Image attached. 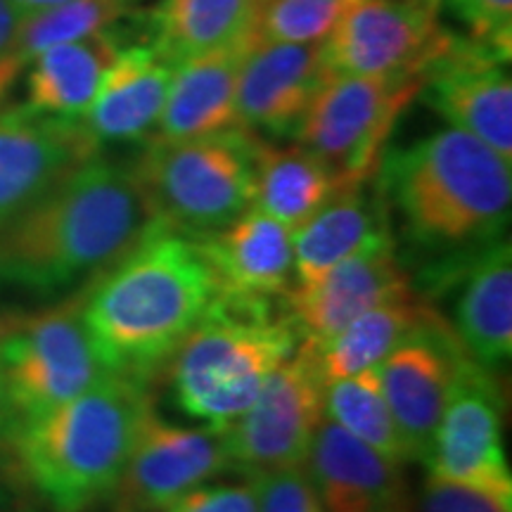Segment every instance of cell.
I'll list each match as a JSON object with an SVG mask.
<instances>
[{"label":"cell","instance_id":"obj_1","mask_svg":"<svg viewBox=\"0 0 512 512\" xmlns=\"http://www.w3.org/2000/svg\"><path fill=\"white\" fill-rule=\"evenodd\" d=\"M79 297L105 366L150 384L216 304L221 285L200 242L152 221Z\"/></svg>","mask_w":512,"mask_h":512},{"label":"cell","instance_id":"obj_2","mask_svg":"<svg viewBox=\"0 0 512 512\" xmlns=\"http://www.w3.org/2000/svg\"><path fill=\"white\" fill-rule=\"evenodd\" d=\"M155 221L133 164L98 152L0 223V287L55 294L95 278Z\"/></svg>","mask_w":512,"mask_h":512},{"label":"cell","instance_id":"obj_3","mask_svg":"<svg viewBox=\"0 0 512 512\" xmlns=\"http://www.w3.org/2000/svg\"><path fill=\"white\" fill-rule=\"evenodd\" d=\"M375 181L403 238L430 261L508 235L512 162L460 128L387 147Z\"/></svg>","mask_w":512,"mask_h":512},{"label":"cell","instance_id":"obj_4","mask_svg":"<svg viewBox=\"0 0 512 512\" xmlns=\"http://www.w3.org/2000/svg\"><path fill=\"white\" fill-rule=\"evenodd\" d=\"M152 403L147 382L107 375L53 411L12 427L29 482L57 512L112 498L133 437Z\"/></svg>","mask_w":512,"mask_h":512},{"label":"cell","instance_id":"obj_5","mask_svg":"<svg viewBox=\"0 0 512 512\" xmlns=\"http://www.w3.org/2000/svg\"><path fill=\"white\" fill-rule=\"evenodd\" d=\"M297 344V330L273 299L221 292L166 363L174 403L188 418L226 430Z\"/></svg>","mask_w":512,"mask_h":512},{"label":"cell","instance_id":"obj_6","mask_svg":"<svg viewBox=\"0 0 512 512\" xmlns=\"http://www.w3.org/2000/svg\"><path fill=\"white\" fill-rule=\"evenodd\" d=\"M259 136L245 128L190 140H147L133 162L152 219L202 238L252 207Z\"/></svg>","mask_w":512,"mask_h":512},{"label":"cell","instance_id":"obj_7","mask_svg":"<svg viewBox=\"0 0 512 512\" xmlns=\"http://www.w3.org/2000/svg\"><path fill=\"white\" fill-rule=\"evenodd\" d=\"M0 375L12 427L112 375L83 323L81 297L36 313L0 316Z\"/></svg>","mask_w":512,"mask_h":512},{"label":"cell","instance_id":"obj_8","mask_svg":"<svg viewBox=\"0 0 512 512\" xmlns=\"http://www.w3.org/2000/svg\"><path fill=\"white\" fill-rule=\"evenodd\" d=\"M422 81L418 74L325 76L294 138L330 166L342 188L366 185Z\"/></svg>","mask_w":512,"mask_h":512},{"label":"cell","instance_id":"obj_9","mask_svg":"<svg viewBox=\"0 0 512 512\" xmlns=\"http://www.w3.org/2000/svg\"><path fill=\"white\" fill-rule=\"evenodd\" d=\"M323 396L318 351L299 339L294 354L273 370L252 406L221 430L230 470L256 479L302 467L325 418Z\"/></svg>","mask_w":512,"mask_h":512},{"label":"cell","instance_id":"obj_10","mask_svg":"<svg viewBox=\"0 0 512 512\" xmlns=\"http://www.w3.org/2000/svg\"><path fill=\"white\" fill-rule=\"evenodd\" d=\"M456 34L425 0H356L320 43L328 76H425Z\"/></svg>","mask_w":512,"mask_h":512},{"label":"cell","instance_id":"obj_11","mask_svg":"<svg viewBox=\"0 0 512 512\" xmlns=\"http://www.w3.org/2000/svg\"><path fill=\"white\" fill-rule=\"evenodd\" d=\"M427 297L451 299L444 316L465 354L484 370H501L512 356V247L510 238L472 252L427 261Z\"/></svg>","mask_w":512,"mask_h":512},{"label":"cell","instance_id":"obj_12","mask_svg":"<svg viewBox=\"0 0 512 512\" xmlns=\"http://www.w3.org/2000/svg\"><path fill=\"white\" fill-rule=\"evenodd\" d=\"M427 475L467 486L512 510V470L503 444V399L489 370L467 361L422 460Z\"/></svg>","mask_w":512,"mask_h":512},{"label":"cell","instance_id":"obj_13","mask_svg":"<svg viewBox=\"0 0 512 512\" xmlns=\"http://www.w3.org/2000/svg\"><path fill=\"white\" fill-rule=\"evenodd\" d=\"M230 470L223 432L164 420L145 408L112 501L117 512H164L183 494Z\"/></svg>","mask_w":512,"mask_h":512},{"label":"cell","instance_id":"obj_14","mask_svg":"<svg viewBox=\"0 0 512 512\" xmlns=\"http://www.w3.org/2000/svg\"><path fill=\"white\" fill-rule=\"evenodd\" d=\"M467 361L470 356L456 332L439 309H434L432 316L377 366L382 394L413 463H422L430 453L434 432Z\"/></svg>","mask_w":512,"mask_h":512},{"label":"cell","instance_id":"obj_15","mask_svg":"<svg viewBox=\"0 0 512 512\" xmlns=\"http://www.w3.org/2000/svg\"><path fill=\"white\" fill-rule=\"evenodd\" d=\"M413 297L418 292L396 245H382L349 256L313 283L292 285L283 294V311L299 339L323 344L375 306Z\"/></svg>","mask_w":512,"mask_h":512},{"label":"cell","instance_id":"obj_16","mask_svg":"<svg viewBox=\"0 0 512 512\" xmlns=\"http://www.w3.org/2000/svg\"><path fill=\"white\" fill-rule=\"evenodd\" d=\"M420 95L453 128L470 133L512 162L508 62L456 36L446 53L425 72Z\"/></svg>","mask_w":512,"mask_h":512},{"label":"cell","instance_id":"obj_17","mask_svg":"<svg viewBox=\"0 0 512 512\" xmlns=\"http://www.w3.org/2000/svg\"><path fill=\"white\" fill-rule=\"evenodd\" d=\"M81 121L0 110V223L34 204L72 166L98 152Z\"/></svg>","mask_w":512,"mask_h":512},{"label":"cell","instance_id":"obj_18","mask_svg":"<svg viewBox=\"0 0 512 512\" xmlns=\"http://www.w3.org/2000/svg\"><path fill=\"white\" fill-rule=\"evenodd\" d=\"M320 43L252 41L238 79L240 126L256 136L294 138L325 81Z\"/></svg>","mask_w":512,"mask_h":512},{"label":"cell","instance_id":"obj_19","mask_svg":"<svg viewBox=\"0 0 512 512\" xmlns=\"http://www.w3.org/2000/svg\"><path fill=\"white\" fill-rule=\"evenodd\" d=\"M302 467L325 512H415L403 465L325 418Z\"/></svg>","mask_w":512,"mask_h":512},{"label":"cell","instance_id":"obj_20","mask_svg":"<svg viewBox=\"0 0 512 512\" xmlns=\"http://www.w3.org/2000/svg\"><path fill=\"white\" fill-rule=\"evenodd\" d=\"M195 240L223 294L275 302L294 283L292 228L254 204L223 228Z\"/></svg>","mask_w":512,"mask_h":512},{"label":"cell","instance_id":"obj_21","mask_svg":"<svg viewBox=\"0 0 512 512\" xmlns=\"http://www.w3.org/2000/svg\"><path fill=\"white\" fill-rule=\"evenodd\" d=\"M254 36L214 48L174 67L169 95L150 140H190L235 131L238 119V79Z\"/></svg>","mask_w":512,"mask_h":512},{"label":"cell","instance_id":"obj_22","mask_svg":"<svg viewBox=\"0 0 512 512\" xmlns=\"http://www.w3.org/2000/svg\"><path fill=\"white\" fill-rule=\"evenodd\" d=\"M171 76L174 64L147 43L121 48L81 119L88 136L98 145L150 140L164 112Z\"/></svg>","mask_w":512,"mask_h":512},{"label":"cell","instance_id":"obj_23","mask_svg":"<svg viewBox=\"0 0 512 512\" xmlns=\"http://www.w3.org/2000/svg\"><path fill=\"white\" fill-rule=\"evenodd\" d=\"M382 245H394V233L377 185L339 190L316 214L292 228V285L313 283L349 256Z\"/></svg>","mask_w":512,"mask_h":512},{"label":"cell","instance_id":"obj_24","mask_svg":"<svg viewBox=\"0 0 512 512\" xmlns=\"http://www.w3.org/2000/svg\"><path fill=\"white\" fill-rule=\"evenodd\" d=\"M121 46L117 29L46 50L27 69L24 107L43 117L81 121Z\"/></svg>","mask_w":512,"mask_h":512},{"label":"cell","instance_id":"obj_25","mask_svg":"<svg viewBox=\"0 0 512 512\" xmlns=\"http://www.w3.org/2000/svg\"><path fill=\"white\" fill-rule=\"evenodd\" d=\"M254 10L256 0H157L136 17L143 24L147 46L176 67L247 36Z\"/></svg>","mask_w":512,"mask_h":512},{"label":"cell","instance_id":"obj_26","mask_svg":"<svg viewBox=\"0 0 512 512\" xmlns=\"http://www.w3.org/2000/svg\"><path fill=\"white\" fill-rule=\"evenodd\" d=\"M339 190L344 188L330 166L304 145H273L259 136L252 202L256 209L297 228Z\"/></svg>","mask_w":512,"mask_h":512},{"label":"cell","instance_id":"obj_27","mask_svg":"<svg viewBox=\"0 0 512 512\" xmlns=\"http://www.w3.org/2000/svg\"><path fill=\"white\" fill-rule=\"evenodd\" d=\"M432 311L434 306L422 297L387 302L358 316L323 344H313L325 382L377 368L403 339L411 337L432 316Z\"/></svg>","mask_w":512,"mask_h":512},{"label":"cell","instance_id":"obj_28","mask_svg":"<svg viewBox=\"0 0 512 512\" xmlns=\"http://www.w3.org/2000/svg\"><path fill=\"white\" fill-rule=\"evenodd\" d=\"M133 15L136 10L126 0H72L60 8L24 17L8 50L0 57V102L41 53L60 43L117 29Z\"/></svg>","mask_w":512,"mask_h":512},{"label":"cell","instance_id":"obj_29","mask_svg":"<svg viewBox=\"0 0 512 512\" xmlns=\"http://www.w3.org/2000/svg\"><path fill=\"white\" fill-rule=\"evenodd\" d=\"M323 415L392 463H413L382 394L377 368L325 382Z\"/></svg>","mask_w":512,"mask_h":512},{"label":"cell","instance_id":"obj_30","mask_svg":"<svg viewBox=\"0 0 512 512\" xmlns=\"http://www.w3.org/2000/svg\"><path fill=\"white\" fill-rule=\"evenodd\" d=\"M356 0H256L252 36L268 43H323Z\"/></svg>","mask_w":512,"mask_h":512},{"label":"cell","instance_id":"obj_31","mask_svg":"<svg viewBox=\"0 0 512 512\" xmlns=\"http://www.w3.org/2000/svg\"><path fill=\"white\" fill-rule=\"evenodd\" d=\"M446 5L465 27L463 38L510 64L512 0H446Z\"/></svg>","mask_w":512,"mask_h":512},{"label":"cell","instance_id":"obj_32","mask_svg":"<svg viewBox=\"0 0 512 512\" xmlns=\"http://www.w3.org/2000/svg\"><path fill=\"white\" fill-rule=\"evenodd\" d=\"M252 482L259 494V512H325L304 467L271 472Z\"/></svg>","mask_w":512,"mask_h":512},{"label":"cell","instance_id":"obj_33","mask_svg":"<svg viewBox=\"0 0 512 512\" xmlns=\"http://www.w3.org/2000/svg\"><path fill=\"white\" fill-rule=\"evenodd\" d=\"M164 512H259L256 484H202Z\"/></svg>","mask_w":512,"mask_h":512},{"label":"cell","instance_id":"obj_34","mask_svg":"<svg viewBox=\"0 0 512 512\" xmlns=\"http://www.w3.org/2000/svg\"><path fill=\"white\" fill-rule=\"evenodd\" d=\"M415 512H512L503 508L494 498L479 494L467 486L446 482V479L427 475L418 496H415Z\"/></svg>","mask_w":512,"mask_h":512},{"label":"cell","instance_id":"obj_35","mask_svg":"<svg viewBox=\"0 0 512 512\" xmlns=\"http://www.w3.org/2000/svg\"><path fill=\"white\" fill-rule=\"evenodd\" d=\"M22 19V12L15 8L12 0H0V57L8 50L12 36L17 34Z\"/></svg>","mask_w":512,"mask_h":512},{"label":"cell","instance_id":"obj_36","mask_svg":"<svg viewBox=\"0 0 512 512\" xmlns=\"http://www.w3.org/2000/svg\"><path fill=\"white\" fill-rule=\"evenodd\" d=\"M12 3H15V8L22 12V17H29L36 15V12L60 8V5L72 3V0H12Z\"/></svg>","mask_w":512,"mask_h":512},{"label":"cell","instance_id":"obj_37","mask_svg":"<svg viewBox=\"0 0 512 512\" xmlns=\"http://www.w3.org/2000/svg\"><path fill=\"white\" fill-rule=\"evenodd\" d=\"M10 427V413H8V401H5V387H3V375H0V434Z\"/></svg>","mask_w":512,"mask_h":512},{"label":"cell","instance_id":"obj_38","mask_svg":"<svg viewBox=\"0 0 512 512\" xmlns=\"http://www.w3.org/2000/svg\"><path fill=\"white\" fill-rule=\"evenodd\" d=\"M425 3H430V5H434V8H439L441 0H425Z\"/></svg>","mask_w":512,"mask_h":512},{"label":"cell","instance_id":"obj_39","mask_svg":"<svg viewBox=\"0 0 512 512\" xmlns=\"http://www.w3.org/2000/svg\"><path fill=\"white\" fill-rule=\"evenodd\" d=\"M128 5H133V8H136V3H140V0H126Z\"/></svg>","mask_w":512,"mask_h":512}]
</instances>
